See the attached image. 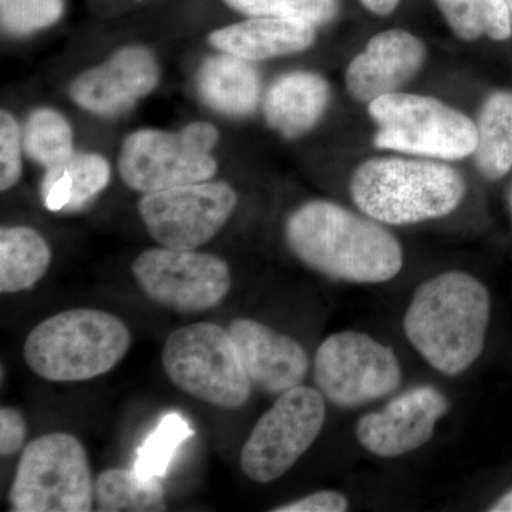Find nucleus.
<instances>
[{
  "label": "nucleus",
  "instance_id": "32",
  "mask_svg": "<svg viewBox=\"0 0 512 512\" xmlns=\"http://www.w3.org/2000/svg\"><path fill=\"white\" fill-rule=\"evenodd\" d=\"M360 2L376 15H389L397 8L400 0H360Z\"/></svg>",
  "mask_w": 512,
  "mask_h": 512
},
{
  "label": "nucleus",
  "instance_id": "23",
  "mask_svg": "<svg viewBox=\"0 0 512 512\" xmlns=\"http://www.w3.org/2000/svg\"><path fill=\"white\" fill-rule=\"evenodd\" d=\"M448 25L460 39L487 36L503 42L512 35L507 0H436Z\"/></svg>",
  "mask_w": 512,
  "mask_h": 512
},
{
  "label": "nucleus",
  "instance_id": "2",
  "mask_svg": "<svg viewBox=\"0 0 512 512\" xmlns=\"http://www.w3.org/2000/svg\"><path fill=\"white\" fill-rule=\"evenodd\" d=\"M491 318L490 292L476 276L448 271L414 291L403 328L434 370L458 376L483 353Z\"/></svg>",
  "mask_w": 512,
  "mask_h": 512
},
{
  "label": "nucleus",
  "instance_id": "12",
  "mask_svg": "<svg viewBox=\"0 0 512 512\" xmlns=\"http://www.w3.org/2000/svg\"><path fill=\"white\" fill-rule=\"evenodd\" d=\"M237 192L222 181L144 194L138 204L148 234L165 248L190 251L211 241L237 208Z\"/></svg>",
  "mask_w": 512,
  "mask_h": 512
},
{
  "label": "nucleus",
  "instance_id": "25",
  "mask_svg": "<svg viewBox=\"0 0 512 512\" xmlns=\"http://www.w3.org/2000/svg\"><path fill=\"white\" fill-rule=\"evenodd\" d=\"M192 433L190 423L181 414H167L138 450L134 470L146 478L163 477L175 451Z\"/></svg>",
  "mask_w": 512,
  "mask_h": 512
},
{
  "label": "nucleus",
  "instance_id": "3",
  "mask_svg": "<svg viewBox=\"0 0 512 512\" xmlns=\"http://www.w3.org/2000/svg\"><path fill=\"white\" fill-rule=\"evenodd\" d=\"M350 194L366 217L382 224L410 225L451 214L463 201L466 183L451 165L373 158L353 174Z\"/></svg>",
  "mask_w": 512,
  "mask_h": 512
},
{
  "label": "nucleus",
  "instance_id": "19",
  "mask_svg": "<svg viewBox=\"0 0 512 512\" xmlns=\"http://www.w3.org/2000/svg\"><path fill=\"white\" fill-rule=\"evenodd\" d=\"M198 89L205 103L229 116L251 114L261 99V79L254 66L229 53L202 64Z\"/></svg>",
  "mask_w": 512,
  "mask_h": 512
},
{
  "label": "nucleus",
  "instance_id": "5",
  "mask_svg": "<svg viewBox=\"0 0 512 512\" xmlns=\"http://www.w3.org/2000/svg\"><path fill=\"white\" fill-rule=\"evenodd\" d=\"M165 375L188 396L235 410L247 404L252 383L234 342L217 323L201 322L174 330L161 355Z\"/></svg>",
  "mask_w": 512,
  "mask_h": 512
},
{
  "label": "nucleus",
  "instance_id": "11",
  "mask_svg": "<svg viewBox=\"0 0 512 512\" xmlns=\"http://www.w3.org/2000/svg\"><path fill=\"white\" fill-rule=\"evenodd\" d=\"M131 272L151 301L184 313L217 308L232 285L224 259L194 249H147L137 256Z\"/></svg>",
  "mask_w": 512,
  "mask_h": 512
},
{
  "label": "nucleus",
  "instance_id": "9",
  "mask_svg": "<svg viewBox=\"0 0 512 512\" xmlns=\"http://www.w3.org/2000/svg\"><path fill=\"white\" fill-rule=\"evenodd\" d=\"M325 420V397L319 390L299 384L279 394L242 447V473L258 484L285 476L318 439Z\"/></svg>",
  "mask_w": 512,
  "mask_h": 512
},
{
  "label": "nucleus",
  "instance_id": "13",
  "mask_svg": "<svg viewBox=\"0 0 512 512\" xmlns=\"http://www.w3.org/2000/svg\"><path fill=\"white\" fill-rule=\"evenodd\" d=\"M448 410L450 402L436 387L427 384L412 387L382 409L360 417L356 439L377 457H402L433 439L437 423Z\"/></svg>",
  "mask_w": 512,
  "mask_h": 512
},
{
  "label": "nucleus",
  "instance_id": "26",
  "mask_svg": "<svg viewBox=\"0 0 512 512\" xmlns=\"http://www.w3.org/2000/svg\"><path fill=\"white\" fill-rule=\"evenodd\" d=\"M231 8L252 16L302 20L325 25L338 15V0H225Z\"/></svg>",
  "mask_w": 512,
  "mask_h": 512
},
{
  "label": "nucleus",
  "instance_id": "6",
  "mask_svg": "<svg viewBox=\"0 0 512 512\" xmlns=\"http://www.w3.org/2000/svg\"><path fill=\"white\" fill-rule=\"evenodd\" d=\"M377 124L375 146L439 160L476 153L478 131L466 114L434 97L392 93L369 103Z\"/></svg>",
  "mask_w": 512,
  "mask_h": 512
},
{
  "label": "nucleus",
  "instance_id": "15",
  "mask_svg": "<svg viewBox=\"0 0 512 512\" xmlns=\"http://www.w3.org/2000/svg\"><path fill=\"white\" fill-rule=\"evenodd\" d=\"M228 332L252 386L281 394L302 384L308 375V353L291 336L247 318L235 319Z\"/></svg>",
  "mask_w": 512,
  "mask_h": 512
},
{
  "label": "nucleus",
  "instance_id": "27",
  "mask_svg": "<svg viewBox=\"0 0 512 512\" xmlns=\"http://www.w3.org/2000/svg\"><path fill=\"white\" fill-rule=\"evenodd\" d=\"M62 165L72 180V202L67 211L86 207L109 185L110 165L99 154L73 153Z\"/></svg>",
  "mask_w": 512,
  "mask_h": 512
},
{
  "label": "nucleus",
  "instance_id": "17",
  "mask_svg": "<svg viewBox=\"0 0 512 512\" xmlns=\"http://www.w3.org/2000/svg\"><path fill=\"white\" fill-rule=\"evenodd\" d=\"M313 40L315 29L311 23L271 16H254L215 30L210 36L212 46L248 62L303 52Z\"/></svg>",
  "mask_w": 512,
  "mask_h": 512
},
{
  "label": "nucleus",
  "instance_id": "34",
  "mask_svg": "<svg viewBox=\"0 0 512 512\" xmlns=\"http://www.w3.org/2000/svg\"><path fill=\"white\" fill-rule=\"evenodd\" d=\"M508 8H510L511 16H512V0H507Z\"/></svg>",
  "mask_w": 512,
  "mask_h": 512
},
{
  "label": "nucleus",
  "instance_id": "22",
  "mask_svg": "<svg viewBox=\"0 0 512 512\" xmlns=\"http://www.w3.org/2000/svg\"><path fill=\"white\" fill-rule=\"evenodd\" d=\"M97 511H164V490L157 478L140 476L136 470L110 468L94 484Z\"/></svg>",
  "mask_w": 512,
  "mask_h": 512
},
{
  "label": "nucleus",
  "instance_id": "16",
  "mask_svg": "<svg viewBox=\"0 0 512 512\" xmlns=\"http://www.w3.org/2000/svg\"><path fill=\"white\" fill-rule=\"evenodd\" d=\"M424 60L426 46L419 37L406 30H386L373 36L365 52L349 64L346 87L353 99L372 103L412 80Z\"/></svg>",
  "mask_w": 512,
  "mask_h": 512
},
{
  "label": "nucleus",
  "instance_id": "7",
  "mask_svg": "<svg viewBox=\"0 0 512 512\" xmlns=\"http://www.w3.org/2000/svg\"><path fill=\"white\" fill-rule=\"evenodd\" d=\"M93 503L89 458L77 437L50 433L30 441L9 491L10 511L89 512Z\"/></svg>",
  "mask_w": 512,
  "mask_h": 512
},
{
  "label": "nucleus",
  "instance_id": "31",
  "mask_svg": "<svg viewBox=\"0 0 512 512\" xmlns=\"http://www.w3.org/2000/svg\"><path fill=\"white\" fill-rule=\"evenodd\" d=\"M26 421L22 413L12 407L0 409V454L2 457L18 453L26 440Z\"/></svg>",
  "mask_w": 512,
  "mask_h": 512
},
{
  "label": "nucleus",
  "instance_id": "33",
  "mask_svg": "<svg viewBox=\"0 0 512 512\" xmlns=\"http://www.w3.org/2000/svg\"><path fill=\"white\" fill-rule=\"evenodd\" d=\"M490 511L494 512H512V490L508 491L507 494L503 495L500 500L490 508Z\"/></svg>",
  "mask_w": 512,
  "mask_h": 512
},
{
  "label": "nucleus",
  "instance_id": "10",
  "mask_svg": "<svg viewBox=\"0 0 512 512\" xmlns=\"http://www.w3.org/2000/svg\"><path fill=\"white\" fill-rule=\"evenodd\" d=\"M313 377L330 403L357 409L396 392L403 373L392 348L366 333L345 330L320 343Z\"/></svg>",
  "mask_w": 512,
  "mask_h": 512
},
{
  "label": "nucleus",
  "instance_id": "1",
  "mask_svg": "<svg viewBox=\"0 0 512 512\" xmlns=\"http://www.w3.org/2000/svg\"><path fill=\"white\" fill-rule=\"evenodd\" d=\"M296 258L319 274L350 284H383L403 268V249L386 228L342 205L311 201L286 222Z\"/></svg>",
  "mask_w": 512,
  "mask_h": 512
},
{
  "label": "nucleus",
  "instance_id": "21",
  "mask_svg": "<svg viewBox=\"0 0 512 512\" xmlns=\"http://www.w3.org/2000/svg\"><path fill=\"white\" fill-rule=\"evenodd\" d=\"M476 160L481 174L495 181L512 168V93L491 94L478 116Z\"/></svg>",
  "mask_w": 512,
  "mask_h": 512
},
{
  "label": "nucleus",
  "instance_id": "28",
  "mask_svg": "<svg viewBox=\"0 0 512 512\" xmlns=\"http://www.w3.org/2000/svg\"><path fill=\"white\" fill-rule=\"evenodd\" d=\"M62 12V0H0L3 29L13 35H28L47 28Z\"/></svg>",
  "mask_w": 512,
  "mask_h": 512
},
{
  "label": "nucleus",
  "instance_id": "8",
  "mask_svg": "<svg viewBox=\"0 0 512 512\" xmlns=\"http://www.w3.org/2000/svg\"><path fill=\"white\" fill-rule=\"evenodd\" d=\"M218 138L217 128L204 121L180 133L136 131L121 146V178L131 190L143 194L208 181L217 171L211 151Z\"/></svg>",
  "mask_w": 512,
  "mask_h": 512
},
{
  "label": "nucleus",
  "instance_id": "35",
  "mask_svg": "<svg viewBox=\"0 0 512 512\" xmlns=\"http://www.w3.org/2000/svg\"><path fill=\"white\" fill-rule=\"evenodd\" d=\"M510 204H511V211H512V191H511V197H510Z\"/></svg>",
  "mask_w": 512,
  "mask_h": 512
},
{
  "label": "nucleus",
  "instance_id": "14",
  "mask_svg": "<svg viewBox=\"0 0 512 512\" xmlns=\"http://www.w3.org/2000/svg\"><path fill=\"white\" fill-rule=\"evenodd\" d=\"M160 69L146 47H124L106 63L80 74L72 84L70 96L83 109L116 116L134 106L156 89Z\"/></svg>",
  "mask_w": 512,
  "mask_h": 512
},
{
  "label": "nucleus",
  "instance_id": "4",
  "mask_svg": "<svg viewBox=\"0 0 512 512\" xmlns=\"http://www.w3.org/2000/svg\"><path fill=\"white\" fill-rule=\"evenodd\" d=\"M131 346L126 323L97 309H70L50 316L26 338V365L49 382H84L106 375Z\"/></svg>",
  "mask_w": 512,
  "mask_h": 512
},
{
  "label": "nucleus",
  "instance_id": "30",
  "mask_svg": "<svg viewBox=\"0 0 512 512\" xmlns=\"http://www.w3.org/2000/svg\"><path fill=\"white\" fill-rule=\"evenodd\" d=\"M349 510V500L345 494L335 490L316 491L291 503L279 505L275 512H345Z\"/></svg>",
  "mask_w": 512,
  "mask_h": 512
},
{
  "label": "nucleus",
  "instance_id": "29",
  "mask_svg": "<svg viewBox=\"0 0 512 512\" xmlns=\"http://www.w3.org/2000/svg\"><path fill=\"white\" fill-rule=\"evenodd\" d=\"M23 134L12 114L2 110L0 113V190H10L18 183L22 174Z\"/></svg>",
  "mask_w": 512,
  "mask_h": 512
},
{
  "label": "nucleus",
  "instance_id": "18",
  "mask_svg": "<svg viewBox=\"0 0 512 512\" xmlns=\"http://www.w3.org/2000/svg\"><path fill=\"white\" fill-rule=\"evenodd\" d=\"M329 99V84L319 74H285L266 93V123L286 138L301 137L322 119Z\"/></svg>",
  "mask_w": 512,
  "mask_h": 512
},
{
  "label": "nucleus",
  "instance_id": "20",
  "mask_svg": "<svg viewBox=\"0 0 512 512\" xmlns=\"http://www.w3.org/2000/svg\"><path fill=\"white\" fill-rule=\"evenodd\" d=\"M52 262L46 239L29 227L0 229V292L18 293L37 284Z\"/></svg>",
  "mask_w": 512,
  "mask_h": 512
},
{
  "label": "nucleus",
  "instance_id": "24",
  "mask_svg": "<svg viewBox=\"0 0 512 512\" xmlns=\"http://www.w3.org/2000/svg\"><path fill=\"white\" fill-rule=\"evenodd\" d=\"M23 147L46 170L55 167L74 153L72 127L56 110L37 109L26 120Z\"/></svg>",
  "mask_w": 512,
  "mask_h": 512
}]
</instances>
